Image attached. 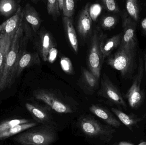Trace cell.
I'll use <instances>...</instances> for the list:
<instances>
[{"instance_id":"6da1fadb","label":"cell","mask_w":146,"mask_h":145,"mask_svg":"<svg viewBox=\"0 0 146 145\" xmlns=\"http://www.w3.org/2000/svg\"><path fill=\"white\" fill-rule=\"evenodd\" d=\"M25 26L23 21L11 42L0 78V93L10 88L15 82L19 60L23 52L26 50L27 43L31 36L30 32L25 31Z\"/></svg>"},{"instance_id":"7a4b0ae2","label":"cell","mask_w":146,"mask_h":145,"mask_svg":"<svg viewBox=\"0 0 146 145\" xmlns=\"http://www.w3.org/2000/svg\"><path fill=\"white\" fill-rule=\"evenodd\" d=\"M137 44L122 45L120 44L117 51L110 56L107 64L118 71L124 78L132 79L136 67Z\"/></svg>"},{"instance_id":"3957f363","label":"cell","mask_w":146,"mask_h":145,"mask_svg":"<svg viewBox=\"0 0 146 145\" xmlns=\"http://www.w3.org/2000/svg\"><path fill=\"white\" fill-rule=\"evenodd\" d=\"M57 138L56 129L42 125L35 126L18 134L14 140L23 145H49Z\"/></svg>"},{"instance_id":"277c9868","label":"cell","mask_w":146,"mask_h":145,"mask_svg":"<svg viewBox=\"0 0 146 145\" xmlns=\"http://www.w3.org/2000/svg\"><path fill=\"white\" fill-rule=\"evenodd\" d=\"M34 98L48 106L56 112L61 114L73 113L76 106L68 98L55 90L40 89L33 92Z\"/></svg>"},{"instance_id":"5b68a950","label":"cell","mask_w":146,"mask_h":145,"mask_svg":"<svg viewBox=\"0 0 146 145\" xmlns=\"http://www.w3.org/2000/svg\"><path fill=\"white\" fill-rule=\"evenodd\" d=\"M77 125L81 131L87 137L106 143L111 140L115 133L113 127L103 124L90 115L81 117Z\"/></svg>"},{"instance_id":"8992f818","label":"cell","mask_w":146,"mask_h":145,"mask_svg":"<svg viewBox=\"0 0 146 145\" xmlns=\"http://www.w3.org/2000/svg\"><path fill=\"white\" fill-rule=\"evenodd\" d=\"M144 68L143 60L139 58L137 74L133 78V81L132 86L123 97L127 100L130 108L133 110L139 109L145 100V93L141 89Z\"/></svg>"},{"instance_id":"52a82bcc","label":"cell","mask_w":146,"mask_h":145,"mask_svg":"<svg viewBox=\"0 0 146 145\" xmlns=\"http://www.w3.org/2000/svg\"><path fill=\"white\" fill-rule=\"evenodd\" d=\"M103 34L99 30L94 31L91 40L87 56V65L89 70L100 78L104 57L100 48V41Z\"/></svg>"},{"instance_id":"ba28073f","label":"cell","mask_w":146,"mask_h":145,"mask_svg":"<svg viewBox=\"0 0 146 145\" xmlns=\"http://www.w3.org/2000/svg\"><path fill=\"white\" fill-rule=\"evenodd\" d=\"M98 94L119 108L124 110H127V104L120 90L106 74H104L101 78V86Z\"/></svg>"},{"instance_id":"9c48e42d","label":"cell","mask_w":146,"mask_h":145,"mask_svg":"<svg viewBox=\"0 0 146 145\" xmlns=\"http://www.w3.org/2000/svg\"><path fill=\"white\" fill-rule=\"evenodd\" d=\"M25 107L34 120L42 125L56 129L57 124L54 120L52 109L47 105L37 103H26Z\"/></svg>"},{"instance_id":"30bf717a","label":"cell","mask_w":146,"mask_h":145,"mask_svg":"<svg viewBox=\"0 0 146 145\" xmlns=\"http://www.w3.org/2000/svg\"><path fill=\"white\" fill-rule=\"evenodd\" d=\"M23 21V11L20 7L14 14L0 25V34L4 35L11 43L16 31Z\"/></svg>"},{"instance_id":"8fae6325","label":"cell","mask_w":146,"mask_h":145,"mask_svg":"<svg viewBox=\"0 0 146 145\" xmlns=\"http://www.w3.org/2000/svg\"><path fill=\"white\" fill-rule=\"evenodd\" d=\"M35 46L43 61L47 62L49 52L51 49L56 47V44L50 33L42 31L38 34V39L35 43Z\"/></svg>"},{"instance_id":"7c38bea8","label":"cell","mask_w":146,"mask_h":145,"mask_svg":"<svg viewBox=\"0 0 146 145\" xmlns=\"http://www.w3.org/2000/svg\"><path fill=\"white\" fill-rule=\"evenodd\" d=\"M99 78L95 76L90 70L82 68L79 84L85 93L92 94L98 87Z\"/></svg>"},{"instance_id":"4fadbf2b","label":"cell","mask_w":146,"mask_h":145,"mask_svg":"<svg viewBox=\"0 0 146 145\" xmlns=\"http://www.w3.org/2000/svg\"><path fill=\"white\" fill-rule=\"evenodd\" d=\"M41 64L40 56L38 53L30 52L24 51L20 58L16 70V79L19 78L22 72L26 68L35 65H39Z\"/></svg>"},{"instance_id":"5bb4252c","label":"cell","mask_w":146,"mask_h":145,"mask_svg":"<svg viewBox=\"0 0 146 145\" xmlns=\"http://www.w3.org/2000/svg\"><path fill=\"white\" fill-rule=\"evenodd\" d=\"M89 109L92 114L102 119L108 125L117 128L121 125V122L114 115L105 107L98 105L93 104L89 107Z\"/></svg>"},{"instance_id":"9a60e30c","label":"cell","mask_w":146,"mask_h":145,"mask_svg":"<svg viewBox=\"0 0 146 145\" xmlns=\"http://www.w3.org/2000/svg\"><path fill=\"white\" fill-rule=\"evenodd\" d=\"M123 32L121 44L122 45L137 44L135 34V26L131 18L127 15L123 17L122 23Z\"/></svg>"},{"instance_id":"2e32d148","label":"cell","mask_w":146,"mask_h":145,"mask_svg":"<svg viewBox=\"0 0 146 145\" xmlns=\"http://www.w3.org/2000/svg\"><path fill=\"white\" fill-rule=\"evenodd\" d=\"M111 110L120 121L121 122L132 132H133L134 128L137 126L138 123L143 121L146 117V114L139 117L137 115L133 113L126 114L122 111L116 108H112Z\"/></svg>"},{"instance_id":"e0dca14e","label":"cell","mask_w":146,"mask_h":145,"mask_svg":"<svg viewBox=\"0 0 146 145\" xmlns=\"http://www.w3.org/2000/svg\"><path fill=\"white\" fill-rule=\"evenodd\" d=\"M92 18L86 6L81 12L78 20V33L82 38H86L90 34L92 29Z\"/></svg>"},{"instance_id":"ac0fdd59","label":"cell","mask_w":146,"mask_h":145,"mask_svg":"<svg viewBox=\"0 0 146 145\" xmlns=\"http://www.w3.org/2000/svg\"><path fill=\"white\" fill-rule=\"evenodd\" d=\"M22 11L24 19L31 25L34 32H37L42 21L36 10L30 3H27Z\"/></svg>"},{"instance_id":"d6986e66","label":"cell","mask_w":146,"mask_h":145,"mask_svg":"<svg viewBox=\"0 0 146 145\" xmlns=\"http://www.w3.org/2000/svg\"><path fill=\"white\" fill-rule=\"evenodd\" d=\"M122 36V33H120L110 38H106L103 35L100 41V48L104 58L109 56L113 50L119 47Z\"/></svg>"},{"instance_id":"ffe728a7","label":"cell","mask_w":146,"mask_h":145,"mask_svg":"<svg viewBox=\"0 0 146 145\" xmlns=\"http://www.w3.org/2000/svg\"><path fill=\"white\" fill-rule=\"evenodd\" d=\"M62 21L68 39L73 50L77 53L78 51V38L73 25L72 20L71 18L64 16Z\"/></svg>"},{"instance_id":"44dd1931","label":"cell","mask_w":146,"mask_h":145,"mask_svg":"<svg viewBox=\"0 0 146 145\" xmlns=\"http://www.w3.org/2000/svg\"><path fill=\"white\" fill-rule=\"evenodd\" d=\"M17 0H0V14L5 17L14 14L20 7Z\"/></svg>"},{"instance_id":"7402d4cb","label":"cell","mask_w":146,"mask_h":145,"mask_svg":"<svg viewBox=\"0 0 146 145\" xmlns=\"http://www.w3.org/2000/svg\"><path fill=\"white\" fill-rule=\"evenodd\" d=\"M38 123L36 122H35L33 121L23 123L11 128L7 130L0 132V140H3L8 138L9 137L22 133L27 129H29L35 126H37Z\"/></svg>"},{"instance_id":"603a6c76","label":"cell","mask_w":146,"mask_h":145,"mask_svg":"<svg viewBox=\"0 0 146 145\" xmlns=\"http://www.w3.org/2000/svg\"><path fill=\"white\" fill-rule=\"evenodd\" d=\"M10 44L6 37L3 34H0V78L2 75L6 57Z\"/></svg>"},{"instance_id":"cb8c5ba5","label":"cell","mask_w":146,"mask_h":145,"mask_svg":"<svg viewBox=\"0 0 146 145\" xmlns=\"http://www.w3.org/2000/svg\"><path fill=\"white\" fill-rule=\"evenodd\" d=\"M126 8L128 14L135 21L139 18V9L137 0H127Z\"/></svg>"},{"instance_id":"d4e9b609","label":"cell","mask_w":146,"mask_h":145,"mask_svg":"<svg viewBox=\"0 0 146 145\" xmlns=\"http://www.w3.org/2000/svg\"><path fill=\"white\" fill-rule=\"evenodd\" d=\"M33 122V121L28 119H15L7 120L0 123V132L7 130L11 128L18 126L20 124Z\"/></svg>"},{"instance_id":"484cf974","label":"cell","mask_w":146,"mask_h":145,"mask_svg":"<svg viewBox=\"0 0 146 145\" xmlns=\"http://www.w3.org/2000/svg\"><path fill=\"white\" fill-rule=\"evenodd\" d=\"M48 13L54 18H57L60 14L58 0H47Z\"/></svg>"},{"instance_id":"4316f807","label":"cell","mask_w":146,"mask_h":145,"mask_svg":"<svg viewBox=\"0 0 146 145\" xmlns=\"http://www.w3.org/2000/svg\"><path fill=\"white\" fill-rule=\"evenodd\" d=\"M74 0H64L62 9L64 16L72 18L74 12Z\"/></svg>"},{"instance_id":"83f0119b","label":"cell","mask_w":146,"mask_h":145,"mask_svg":"<svg viewBox=\"0 0 146 145\" xmlns=\"http://www.w3.org/2000/svg\"><path fill=\"white\" fill-rule=\"evenodd\" d=\"M60 63L62 69L65 73L68 75L74 74V68L70 58L68 57L62 56L61 58Z\"/></svg>"},{"instance_id":"f1b7e54d","label":"cell","mask_w":146,"mask_h":145,"mask_svg":"<svg viewBox=\"0 0 146 145\" xmlns=\"http://www.w3.org/2000/svg\"><path fill=\"white\" fill-rule=\"evenodd\" d=\"M117 22V19L115 16H106L102 19L101 26L105 30H110L115 27Z\"/></svg>"},{"instance_id":"f546056e","label":"cell","mask_w":146,"mask_h":145,"mask_svg":"<svg viewBox=\"0 0 146 145\" xmlns=\"http://www.w3.org/2000/svg\"><path fill=\"white\" fill-rule=\"evenodd\" d=\"M106 10L109 12L117 13L119 12V8L115 0H102Z\"/></svg>"},{"instance_id":"4dcf8cb0","label":"cell","mask_w":146,"mask_h":145,"mask_svg":"<svg viewBox=\"0 0 146 145\" xmlns=\"http://www.w3.org/2000/svg\"><path fill=\"white\" fill-rule=\"evenodd\" d=\"M57 53H58V51L55 47L51 49L49 52L47 61L50 64L54 63L56 59Z\"/></svg>"},{"instance_id":"1f68e13d","label":"cell","mask_w":146,"mask_h":145,"mask_svg":"<svg viewBox=\"0 0 146 145\" xmlns=\"http://www.w3.org/2000/svg\"><path fill=\"white\" fill-rule=\"evenodd\" d=\"M117 145H134V143L128 141H121L118 143L114 144Z\"/></svg>"},{"instance_id":"d6a6232c","label":"cell","mask_w":146,"mask_h":145,"mask_svg":"<svg viewBox=\"0 0 146 145\" xmlns=\"http://www.w3.org/2000/svg\"><path fill=\"white\" fill-rule=\"evenodd\" d=\"M141 26L144 32L146 34V18L142 20L141 22Z\"/></svg>"},{"instance_id":"836d02e7","label":"cell","mask_w":146,"mask_h":145,"mask_svg":"<svg viewBox=\"0 0 146 145\" xmlns=\"http://www.w3.org/2000/svg\"><path fill=\"white\" fill-rule=\"evenodd\" d=\"M64 1V0H58L59 9H60V10H62Z\"/></svg>"},{"instance_id":"e575fe53","label":"cell","mask_w":146,"mask_h":145,"mask_svg":"<svg viewBox=\"0 0 146 145\" xmlns=\"http://www.w3.org/2000/svg\"><path fill=\"white\" fill-rule=\"evenodd\" d=\"M144 69H145V74L146 76V53H145L144 56Z\"/></svg>"},{"instance_id":"d590c367","label":"cell","mask_w":146,"mask_h":145,"mask_svg":"<svg viewBox=\"0 0 146 145\" xmlns=\"http://www.w3.org/2000/svg\"><path fill=\"white\" fill-rule=\"evenodd\" d=\"M138 145H146V141L145 140H141L138 144Z\"/></svg>"},{"instance_id":"8d00e7d4","label":"cell","mask_w":146,"mask_h":145,"mask_svg":"<svg viewBox=\"0 0 146 145\" xmlns=\"http://www.w3.org/2000/svg\"><path fill=\"white\" fill-rule=\"evenodd\" d=\"M31 1L34 3H36L37 1V0H31Z\"/></svg>"}]
</instances>
